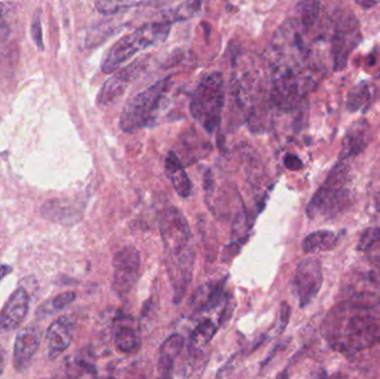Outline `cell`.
I'll use <instances>...</instances> for the list:
<instances>
[{"mask_svg": "<svg viewBox=\"0 0 380 379\" xmlns=\"http://www.w3.org/2000/svg\"><path fill=\"white\" fill-rule=\"evenodd\" d=\"M380 245L379 228H368L364 232L358 243V251H370Z\"/></svg>", "mask_w": 380, "mask_h": 379, "instance_id": "cell-26", "label": "cell"}, {"mask_svg": "<svg viewBox=\"0 0 380 379\" xmlns=\"http://www.w3.org/2000/svg\"><path fill=\"white\" fill-rule=\"evenodd\" d=\"M166 269L173 290V300L180 302L192 283L195 244L186 217L176 207L163 209L159 217Z\"/></svg>", "mask_w": 380, "mask_h": 379, "instance_id": "cell-2", "label": "cell"}, {"mask_svg": "<svg viewBox=\"0 0 380 379\" xmlns=\"http://www.w3.org/2000/svg\"><path fill=\"white\" fill-rule=\"evenodd\" d=\"M355 1L364 9H369L376 4V0H355Z\"/></svg>", "mask_w": 380, "mask_h": 379, "instance_id": "cell-33", "label": "cell"}, {"mask_svg": "<svg viewBox=\"0 0 380 379\" xmlns=\"http://www.w3.org/2000/svg\"><path fill=\"white\" fill-rule=\"evenodd\" d=\"M321 333L335 351L345 355L380 343V300L352 294L328 312Z\"/></svg>", "mask_w": 380, "mask_h": 379, "instance_id": "cell-1", "label": "cell"}, {"mask_svg": "<svg viewBox=\"0 0 380 379\" xmlns=\"http://www.w3.org/2000/svg\"><path fill=\"white\" fill-rule=\"evenodd\" d=\"M171 84V77L163 78L134 96L126 103L120 117L122 132H134L153 124Z\"/></svg>", "mask_w": 380, "mask_h": 379, "instance_id": "cell-6", "label": "cell"}, {"mask_svg": "<svg viewBox=\"0 0 380 379\" xmlns=\"http://www.w3.org/2000/svg\"><path fill=\"white\" fill-rule=\"evenodd\" d=\"M202 7L200 0H187L184 4H181L177 8H173L171 11H166L163 13V21L167 23H173L177 21H188L195 16L198 15Z\"/></svg>", "mask_w": 380, "mask_h": 379, "instance_id": "cell-21", "label": "cell"}, {"mask_svg": "<svg viewBox=\"0 0 380 379\" xmlns=\"http://www.w3.org/2000/svg\"><path fill=\"white\" fill-rule=\"evenodd\" d=\"M321 5L319 0H304L299 6L300 23L305 30L315 26L321 15Z\"/></svg>", "mask_w": 380, "mask_h": 379, "instance_id": "cell-24", "label": "cell"}, {"mask_svg": "<svg viewBox=\"0 0 380 379\" xmlns=\"http://www.w3.org/2000/svg\"><path fill=\"white\" fill-rule=\"evenodd\" d=\"M145 1L146 0H95V6L99 13L109 16L126 11Z\"/></svg>", "mask_w": 380, "mask_h": 379, "instance_id": "cell-25", "label": "cell"}, {"mask_svg": "<svg viewBox=\"0 0 380 379\" xmlns=\"http://www.w3.org/2000/svg\"><path fill=\"white\" fill-rule=\"evenodd\" d=\"M76 322L69 316L58 318L52 322L46 333L47 349L50 359L65 351L73 341Z\"/></svg>", "mask_w": 380, "mask_h": 379, "instance_id": "cell-14", "label": "cell"}, {"mask_svg": "<svg viewBox=\"0 0 380 379\" xmlns=\"http://www.w3.org/2000/svg\"><path fill=\"white\" fill-rule=\"evenodd\" d=\"M284 164L287 169L292 171H300L304 166L300 158L296 155H292V154H287V155L284 156Z\"/></svg>", "mask_w": 380, "mask_h": 379, "instance_id": "cell-29", "label": "cell"}, {"mask_svg": "<svg viewBox=\"0 0 380 379\" xmlns=\"http://www.w3.org/2000/svg\"><path fill=\"white\" fill-rule=\"evenodd\" d=\"M289 306H288L287 304H282V318H280V320H282V330H284V327H286V325H287L288 320H289Z\"/></svg>", "mask_w": 380, "mask_h": 379, "instance_id": "cell-30", "label": "cell"}, {"mask_svg": "<svg viewBox=\"0 0 380 379\" xmlns=\"http://www.w3.org/2000/svg\"><path fill=\"white\" fill-rule=\"evenodd\" d=\"M323 283V269L318 259L309 257L300 261L292 278V289L300 307H306L321 292Z\"/></svg>", "mask_w": 380, "mask_h": 379, "instance_id": "cell-9", "label": "cell"}, {"mask_svg": "<svg viewBox=\"0 0 380 379\" xmlns=\"http://www.w3.org/2000/svg\"><path fill=\"white\" fill-rule=\"evenodd\" d=\"M115 344L122 353H134L139 349L140 341L137 332L129 325L120 324L115 329Z\"/></svg>", "mask_w": 380, "mask_h": 379, "instance_id": "cell-19", "label": "cell"}, {"mask_svg": "<svg viewBox=\"0 0 380 379\" xmlns=\"http://www.w3.org/2000/svg\"><path fill=\"white\" fill-rule=\"evenodd\" d=\"M147 62V57L138 58L132 64L115 72L99 91L98 97H97L99 105L109 106L116 101L117 98H120V96L124 95L127 88L129 87L144 72Z\"/></svg>", "mask_w": 380, "mask_h": 379, "instance_id": "cell-10", "label": "cell"}, {"mask_svg": "<svg viewBox=\"0 0 380 379\" xmlns=\"http://www.w3.org/2000/svg\"><path fill=\"white\" fill-rule=\"evenodd\" d=\"M165 169L169 181L173 183V188L179 196L183 198L190 196L192 191V181L189 179L184 166L175 152H169L166 158Z\"/></svg>", "mask_w": 380, "mask_h": 379, "instance_id": "cell-16", "label": "cell"}, {"mask_svg": "<svg viewBox=\"0 0 380 379\" xmlns=\"http://www.w3.org/2000/svg\"><path fill=\"white\" fill-rule=\"evenodd\" d=\"M184 344L185 338L179 334L171 335L163 341L158 359V372L161 377L173 376L175 361L181 353Z\"/></svg>", "mask_w": 380, "mask_h": 379, "instance_id": "cell-17", "label": "cell"}, {"mask_svg": "<svg viewBox=\"0 0 380 379\" xmlns=\"http://www.w3.org/2000/svg\"><path fill=\"white\" fill-rule=\"evenodd\" d=\"M350 167L345 160H340L309 201L306 209L308 217L311 220H333L350 208L352 204V195L347 188Z\"/></svg>", "mask_w": 380, "mask_h": 379, "instance_id": "cell-3", "label": "cell"}, {"mask_svg": "<svg viewBox=\"0 0 380 379\" xmlns=\"http://www.w3.org/2000/svg\"><path fill=\"white\" fill-rule=\"evenodd\" d=\"M372 140V128L366 119H359L347 129L342 140L339 160H346L359 155Z\"/></svg>", "mask_w": 380, "mask_h": 379, "instance_id": "cell-15", "label": "cell"}, {"mask_svg": "<svg viewBox=\"0 0 380 379\" xmlns=\"http://www.w3.org/2000/svg\"><path fill=\"white\" fill-rule=\"evenodd\" d=\"M76 300V294L73 292L64 293L58 295L52 300L40 305L37 310V315L47 317V316L54 315L57 312H62L68 307L69 305L73 304Z\"/></svg>", "mask_w": 380, "mask_h": 379, "instance_id": "cell-23", "label": "cell"}, {"mask_svg": "<svg viewBox=\"0 0 380 379\" xmlns=\"http://www.w3.org/2000/svg\"><path fill=\"white\" fill-rule=\"evenodd\" d=\"M171 26L167 21H156L147 23L132 34L122 37L109 50L103 62V72L112 74L127 60L134 57V55L165 42L171 33Z\"/></svg>", "mask_w": 380, "mask_h": 379, "instance_id": "cell-4", "label": "cell"}, {"mask_svg": "<svg viewBox=\"0 0 380 379\" xmlns=\"http://www.w3.org/2000/svg\"><path fill=\"white\" fill-rule=\"evenodd\" d=\"M6 9L3 4H0V45L6 43L8 37L11 35V26L5 18Z\"/></svg>", "mask_w": 380, "mask_h": 379, "instance_id": "cell-27", "label": "cell"}, {"mask_svg": "<svg viewBox=\"0 0 380 379\" xmlns=\"http://www.w3.org/2000/svg\"><path fill=\"white\" fill-rule=\"evenodd\" d=\"M31 34H33V38H34V42L36 43L39 50H44V47H42V25H40L38 15H37L36 17H35L34 21H33V25H31Z\"/></svg>", "mask_w": 380, "mask_h": 379, "instance_id": "cell-28", "label": "cell"}, {"mask_svg": "<svg viewBox=\"0 0 380 379\" xmlns=\"http://www.w3.org/2000/svg\"><path fill=\"white\" fill-rule=\"evenodd\" d=\"M336 234L330 230H316L303 242V251L307 254H318L331 251L337 245Z\"/></svg>", "mask_w": 380, "mask_h": 379, "instance_id": "cell-18", "label": "cell"}, {"mask_svg": "<svg viewBox=\"0 0 380 379\" xmlns=\"http://www.w3.org/2000/svg\"><path fill=\"white\" fill-rule=\"evenodd\" d=\"M30 298L23 287H19L9 297L0 310V334L17 329L28 315Z\"/></svg>", "mask_w": 380, "mask_h": 379, "instance_id": "cell-13", "label": "cell"}, {"mask_svg": "<svg viewBox=\"0 0 380 379\" xmlns=\"http://www.w3.org/2000/svg\"><path fill=\"white\" fill-rule=\"evenodd\" d=\"M372 97H373L372 87L367 83L362 81L352 87V91L348 94L347 109L350 113H356V111H360L362 107H365L368 103H370Z\"/></svg>", "mask_w": 380, "mask_h": 379, "instance_id": "cell-22", "label": "cell"}, {"mask_svg": "<svg viewBox=\"0 0 380 379\" xmlns=\"http://www.w3.org/2000/svg\"><path fill=\"white\" fill-rule=\"evenodd\" d=\"M42 339V330L37 325L27 326L19 332L13 346V367L16 372L23 373L28 369Z\"/></svg>", "mask_w": 380, "mask_h": 379, "instance_id": "cell-12", "label": "cell"}, {"mask_svg": "<svg viewBox=\"0 0 380 379\" xmlns=\"http://www.w3.org/2000/svg\"><path fill=\"white\" fill-rule=\"evenodd\" d=\"M272 98L276 106L284 111L296 108L301 98L299 78L292 68L280 66L272 78Z\"/></svg>", "mask_w": 380, "mask_h": 379, "instance_id": "cell-11", "label": "cell"}, {"mask_svg": "<svg viewBox=\"0 0 380 379\" xmlns=\"http://www.w3.org/2000/svg\"><path fill=\"white\" fill-rule=\"evenodd\" d=\"M377 205H378V209H379L380 210V195H379V198H378Z\"/></svg>", "mask_w": 380, "mask_h": 379, "instance_id": "cell-34", "label": "cell"}, {"mask_svg": "<svg viewBox=\"0 0 380 379\" xmlns=\"http://www.w3.org/2000/svg\"><path fill=\"white\" fill-rule=\"evenodd\" d=\"M140 264L139 251L134 246H126L115 254L112 287L118 296L125 297L134 288L139 278Z\"/></svg>", "mask_w": 380, "mask_h": 379, "instance_id": "cell-8", "label": "cell"}, {"mask_svg": "<svg viewBox=\"0 0 380 379\" xmlns=\"http://www.w3.org/2000/svg\"><path fill=\"white\" fill-rule=\"evenodd\" d=\"M334 36L331 39V55L335 72L344 69L352 50L362 40L359 23L350 11H340L335 16Z\"/></svg>", "mask_w": 380, "mask_h": 379, "instance_id": "cell-7", "label": "cell"}, {"mask_svg": "<svg viewBox=\"0 0 380 379\" xmlns=\"http://www.w3.org/2000/svg\"><path fill=\"white\" fill-rule=\"evenodd\" d=\"M216 332H217V326L212 320L206 319L200 322L190 335V343H189L190 344L189 345L190 353L192 351L198 353L202 346L209 344L212 337L215 336Z\"/></svg>", "mask_w": 380, "mask_h": 379, "instance_id": "cell-20", "label": "cell"}, {"mask_svg": "<svg viewBox=\"0 0 380 379\" xmlns=\"http://www.w3.org/2000/svg\"><path fill=\"white\" fill-rule=\"evenodd\" d=\"M224 105L225 81L223 75L220 72H210L202 78L192 95L190 113L205 130L212 134L221 122Z\"/></svg>", "mask_w": 380, "mask_h": 379, "instance_id": "cell-5", "label": "cell"}, {"mask_svg": "<svg viewBox=\"0 0 380 379\" xmlns=\"http://www.w3.org/2000/svg\"><path fill=\"white\" fill-rule=\"evenodd\" d=\"M6 358H7V353H6L3 346H0V376L4 374V370H5Z\"/></svg>", "mask_w": 380, "mask_h": 379, "instance_id": "cell-31", "label": "cell"}, {"mask_svg": "<svg viewBox=\"0 0 380 379\" xmlns=\"http://www.w3.org/2000/svg\"><path fill=\"white\" fill-rule=\"evenodd\" d=\"M11 271H13V268H11V266L0 265V283H1L3 279L5 278V277H7Z\"/></svg>", "mask_w": 380, "mask_h": 379, "instance_id": "cell-32", "label": "cell"}]
</instances>
